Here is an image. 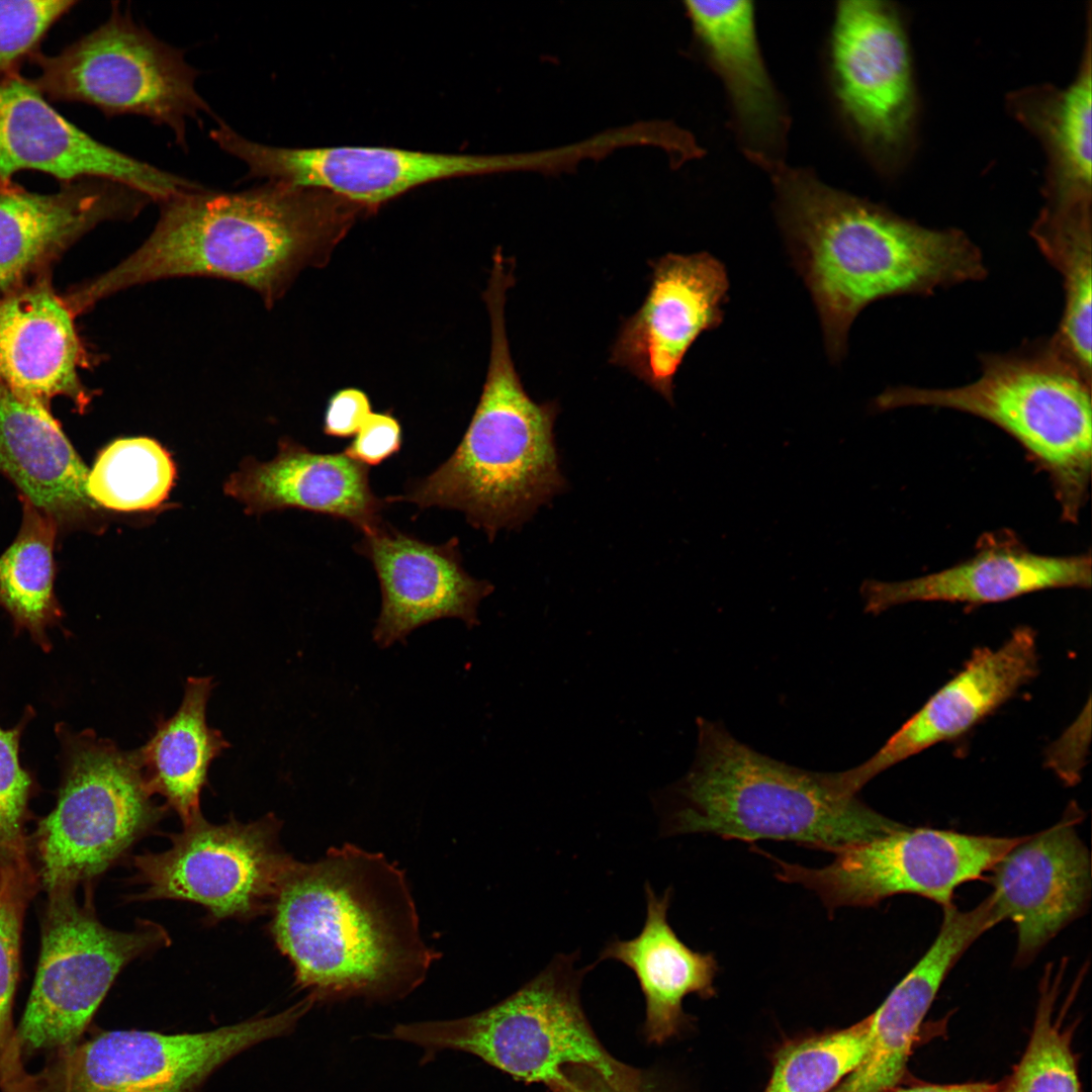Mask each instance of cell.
Listing matches in <instances>:
<instances>
[{
    "label": "cell",
    "instance_id": "6da1fadb",
    "mask_svg": "<svg viewBox=\"0 0 1092 1092\" xmlns=\"http://www.w3.org/2000/svg\"><path fill=\"white\" fill-rule=\"evenodd\" d=\"M754 164L770 178L778 221L834 361L845 353L854 318L872 302L930 295L987 276L981 250L960 230L920 225L783 160Z\"/></svg>",
    "mask_w": 1092,
    "mask_h": 1092
},
{
    "label": "cell",
    "instance_id": "4fadbf2b",
    "mask_svg": "<svg viewBox=\"0 0 1092 1092\" xmlns=\"http://www.w3.org/2000/svg\"><path fill=\"white\" fill-rule=\"evenodd\" d=\"M273 816L211 824L202 816L172 836L168 849L134 858L140 899H176L205 907L215 919L249 918L270 909L293 863Z\"/></svg>",
    "mask_w": 1092,
    "mask_h": 1092
},
{
    "label": "cell",
    "instance_id": "8d00e7d4",
    "mask_svg": "<svg viewBox=\"0 0 1092 1092\" xmlns=\"http://www.w3.org/2000/svg\"><path fill=\"white\" fill-rule=\"evenodd\" d=\"M77 1L0 0V76L18 71L39 51L52 26Z\"/></svg>",
    "mask_w": 1092,
    "mask_h": 1092
},
{
    "label": "cell",
    "instance_id": "b9f144b4",
    "mask_svg": "<svg viewBox=\"0 0 1092 1092\" xmlns=\"http://www.w3.org/2000/svg\"><path fill=\"white\" fill-rule=\"evenodd\" d=\"M889 1092H998V1085L987 1082L964 1084H913L907 1087H895Z\"/></svg>",
    "mask_w": 1092,
    "mask_h": 1092
},
{
    "label": "cell",
    "instance_id": "7a4b0ae2",
    "mask_svg": "<svg viewBox=\"0 0 1092 1092\" xmlns=\"http://www.w3.org/2000/svg\"><path fill=\"white\" fill-rule=\"evenodd\" d=\"M160 206L135 251L74 287L83 312L117 291L180 276L233 280L271 306L302 268L324 262L362 210L327 191L274 181L233 193L187 190Z\"/></svg>",
    "mask_w": 1092,
    "mask_h": 1092
},
{
    "label": "cell",
    "instance_id": "83f0119b",
    "mask_svg": "<svg viewBox=\"0 0 1092 1092\" xmlns=\"http://www.w3.org/2000/svg\"><path fill=\"white\" fill-rule=\"evenodd\" d=\"M0 472L21 497L57 523L98 506L87 490L89 470L50 407L0 384Z\"/></svg>",
    "mask_w": 1092,
    "mask_h": 1092
},
{
    "label": "cell",
    "instance_id": "e575fe53",
    "mask_svg": "<svg viewBox=\"0 0 1092 1092\" xmlns=\"http://www.w3.org/2000/svg\"><path fill=\"white\" fill-rule=\"evenodd\" d=\"M1062 973L1053 977L1052 969L1046 970L1029 1041L1011 1074L997 1084L998 1092H1082L1072 1030L1054 1019Z\"/></svg>",
    "mask_w": 1092,
    "mask_h": 1092
},
{
    "label": "cell",
    "instance_id": "8992f818",
    "mask_svg": "<svg viewBox=\"0 0 1092 1092\" xmlns=\"http://www.w3.org/2000/svg\"><path fill=\"white\" fill-rule=\"evenodd\" d=\"M979 359L981 374L969 384L890 387L873 400V410L943 407L994 424L1049 475L1062 518L1076 523L1091 477L1092 377L1052 338L1007 353H986Z\"/></svg>",
    "mask_w": 1092,
    "mask_h": 1092
},
{
    "label": "cell",
    "instance_id": "ac0fdd59",
    "mask_svg": "<svg viewBox=\"0 0 1092 1092\" xmlns=\"http://www.w3.org/2000/svg\"><path fill=\"white\" fill-rule=\"evenodd\" d=\"M354 548L370 560L379 581L381 609L373 639L382 648L442 618L476 626L478 606L493 592L489 581L464 569L456 537L432 544L382 523L363 533Z\"/></svg>",
    "mask_w": 1092,
    "mask_h": 1092
},
{
    "label": "cell",
    "instance_id": "ffe728a7",
    "mask_svg": "<svg viewBox=\"0 0 1092 1092\" xmlns=\"http://www.w3.org/2000/svg\"><path fill=\"white\" fill-rule=\"evenodd\" d=\"M1079 810L1026 835L991 870L990 894L1017 930L1015 963L1028 964L1059 931L1084 914L1091 898L1090 855L1076 831Z\"/></svg>",
    "mask_w": 1092,
    "mask_h": 1092
},
{
    "label": "cell",
    "instance_id": "d4e9b609",
    "mask_svg": "<svg viewBox=\"0 0 1092 1092\" xmlns=\"http://www.w3.org/2000/svg\"><path fill=\"white\" fill-rule=\"evenodd\" d=\"M694 38L721 79L744 155L783 160L790 119L761 55L753 2L685 1Z\"/></svg>",
    "mask_w": 1092,
    "mask_h": 1092
},
{
    "label": "cell",
    "instance_id": "4dcf8cb0",
    "mask_svg": "<svg viewBox=\"0 0 1092 1092\" xmlns=\"http://www.w3.org/2000/svg\"><path fill=\"white\" fill-rule=\"evenodd\" d=\"M21 499L20 530L0 556V607L10 616L15 634L28 633L38 647L50 652L53 645L48 630L63 617L54 589L58 523Z\"/></svg>",
    "mask_w": 1092,
    "mask_h": 1092
},
{
    "label": "cell",
    "instance_id": "ab89813d",
    "mask_svg": "<svg viewBox=\"0 0 1092 1092\" xmlns=\"http://www.w3.org/2000/svg\"><path fill=\"white\" fill-rule=\"evenodd\" d=\"M367 394L358 388H344L334 393L326 407L323 431L336 438L355 436L371 414Z\"/></svg>",
    "mask_w": 1092,
    "mask_h": 1092
},
{
    "label": "cell",
    "instance_id": "5bb4252c",
    "mask_svg": "<svg viewBox=\"0 0 1092 1092\" xmlns=\"http://www.w3.org/2000/svg\"><path fill=\"white\" fill-rule=\"evenodd\" d=\"M212 141L248 167L246 178H266L332 193L364 210L425 183L532 168L529 153L450 155L392 148L288 149L250 141L219 120Z\"/></svg>",
    "mask_w": 1092,
    "mask_h": 1092
},
{
    "label": "cell",
    "instance_id": "836d02e7",
    "mask_svg": "<svg viewBox=\"0 0 1092 1092\" xmlns=\"http://www.w3.org/2000/svg\"><path fill=\"white\" fill-rule=\"evenodd\" d=\"M39 888L31 862L0 860V1084L13 1085L24 1075L12 1005L20 966L26 908Z\"/></svg>",
    "mask_w": 1092,
    "mask_h": 1092
},
{
    "label": "cell",
    "instance_id": "7402d4cb",
    "mask_svg": "<svg viewBox=\"0 0 1092 1092\" xmlns=\"http://www.w3.org/2000/svg\"><path fill=\"white\" fill-rule=\"evenodd\" d=\"M1091 556H1049L1029 550L1011 531L982 535L974 555L940 571L900 581L866 579L864 612L879 615L915 602L999 603L1053 588H1089Z\"/></svg>",
    "mask_w": 1092,
    "mask_h": 1092
},
{
    "label": "cell",
    "instance_id": "30bf717a",
    "mask_svg": "<svg viewBox=\"0 0 1092 1092\" xmlns=\"http://www.w3.org/2000/svg\"><path fill=\"white\" fill-rule=\"evenodd\" d=\"M75 891L48 893L36 974L16 1028L22 1056L77 1044L119 972L168 941L153 922L130 931L106 927Z\"/></svg>",
    "mask_w": 1092,
    "mask_h": 1092
},
{
    "label": "cell",
    "instance_id": "4316f807",
    "mask_svg": "<svg viewBox=\"0 0 1092 1092\" xmlns=\"http://www.w3.org/2000/svg\"><path fill=\"white\" fill-rule=\"evenodd\" d=\"M645 896L646 917L639 934L610 940L599 961H617L634 973L645 999V1038L648 1043L662 1044L687 1023L686 996L709 999L716 995L718 964L713 953L688 946L669 925L670 889L658 896L646 883Z\"/></svg>",
    "mask_w": 1092,
    "mask_h": 1092
},
{
    "label": "cell",
    "instance_id": "7c38bea8",
    "mask_svg": "<svg viewBox=\"0 0 1092 1092\" xmlns=\"http://www.w3.org/2000/svg\"><path fill=\"white\" fill-rule=\"evenodd\" d=\"M1026 835L998 837L932 828H901L834 852L818 869L777 858L779 880L814 892L829 913L841 907L876 906L897 894H915L953 905L954 890L981 879Z\"/></svg>",
    "mask_w": 1092,
    "mask_h": 1092
},
{
    "label": "cell",
    "instance_id": "f35d334b",
    "mask_svg": "<svg viewBox=\"0 0 1092 1092\" xmlns=\"http://www.w3.org/2000/svg\"><path fill=\"white\" fill-rule=\"evenodd\" d=\"M1089 708L1090 705L1046 752L1050 767L1070 785L1077 783L1084 766L1090 735Z\"/></svg>",
    "mask_w": 1092,
    "mask_h": 1092
},
{
    "label": "cell",
    "instance_id": "3957f363",
    "mask_svg": "<svg viewBox=\"0 0 1092 1092\" xmlns=\"http://www.w3.org/2000/svg\"><path fill=\"white\" fill-rule=\"evenodd\" d=\"M270 909L274 941L314 1001L403 994L437 958L403 872L357 845L294 860Z\"/></svg>",
    "mask_w": 1092,
    "mask_h": 1092
},
{
    "label": "cell",
    "instance_id": "484cf974",
    "mask_svg": "<svg viewBox=\"0 0 1092 1092\" xmlns=\"http://www.w3.org/2000/svg\"><path fill=\"white\" fill-rule=\"evenodd\" d=\"M251 513L296 508L351 523L362 533L383 522L389 505L372 490L369 467L344 452L318 453L282 440L276 457L246 462L225 484Z\"/></svg>",
    "mask_w": 1092,
    "mask_h": 1092
},
{
    "label": "cell",
    "instance_id": "f1b7e54d",
    "mask_svg": "<svg viewBox=\"0 0 1092 1092\" xmlns=\"http://www.w3.org/2000/svg\"><path fill=\"white\" fill-rule=\"evenodd\" d=\"M1091 48L1065 90L1035 88L1011 98L1017 118L1033 130L1049 156L1045 205H1091Z\"/></svg>",
    "mask_w": 1092,
    "mask_h": 1092
},
{
    "label": "cell",
    "instance_id": "9a60e30c",
    "mask_svg": "<svg viewBox=\"0 0 1092 1092\" xmlns=\"http://www.w3.org/2000/svg\"><path fill=\"white\" fill-rule=\"evenodd\" d=\"M827 71L844 126L875 160L889 159L904 145L914 114L909 51L896 10L882 1H839Z\"/></svg>",
    "mask_w": 1092,
    "mask_h": 1092
},
{
    "label": "cell",
    "instance_id": "2e32d148",
    "mask_svg": "<svg viewBox=\"0 0 1092 1092\" xmlns=\"http://www.w3.org/2000/svg\"><path fill=\"white\" fill-rule=\"evenodd\" d=\"M38 171L63 184L102 179L159 203L201 185L95 140L63 117L19 71L0 76V178Z\"/></svg>",
    "mask_w": 1092,
    "mask_h": 1092
},
{
    "label": "cell",
    "instance_id": "52a82bcc",
    "mask_svg": "<svg viewBox=\"0 0 1092 1092\" xmlns=\"http://www.w3.org/2000/svg\"><path fill=\"white\" fill-rule=\"evenodd\" d=\"M558 954L499 1003L468 1017L397 1025L393 1036L431 1050L477 1056L516 1080L548 1086L567 1065H584L622 1092H651L642 1071L615 1059L594 1032L579 989L589 967Z\"/></svg>",
    "mask_w": 1092,
    "mask_h": 1092
},
{
    "label": "cell",
    "instance_id": "f546056e",
    "mask_svg": "<svg viewBox=\"0 0 1092 1092\" xmlns=\"http://www.w3.org/2000/svg\"><path fill=\"white\" fill-rule=\"evenodd\" d=\"M210 677L191 676L176 713L161 720L135 751L150 792L164 797L184 825L200 817V793L211 761L225 748L221 733L206 723Z\"/></svg>",
    "mask_w": 1092,
    "mask_h": 1092
},
{
    "label": "cell",
    "instance_id": "1f68e13d",
    "mask_svg": "<svg viewBox=\"0 0 1092 1092\" xmlns=\"http://www.w3.org/2000/svg\"><path fill=\"white\" fill-rule=\"evenodd\" d=\"M175 478L169 453L149 438L118 439L97 457L89 471L90 498L106 509L131 512L159 506Z\"/></svg>",
    "mask_w": 1092,
    "mask_h": 1092
},
{
    "label": "cell",
    "instance_id": "5b68a950",
    "mask_svg": "<svg viewBox=\"0 0 1092 1092\" xmlns=\"http://www.w3.org/2000/svg\"><path fill=\"white\" fill-rule=\"evenodd\" d=\"M697 727L694 761L669 791L674 833L792 841L836 852L904 826L868 807L837 772L764 755L718 721L698 718Z\"/></svg>",
    "mask_w": 1092,
    "mask_h": 1092
},
{
    "label": "cell",
    "instance_id": "44dd1931",
    "mask_svg": "<svg viewBox=\"0 0 1092 1092\" xmlns=\"http://www.w3.org/2000/svg\"><path fill=\"white\" fill-rule=\"evenodd\" d=\"M1037 671L1035 632L1028 627L1017 628L995 649H977L964 667L875 754L854 767L838 771L841 781L858 794L886 769L969 731Z\"/></svg>",
    "mask_w": 1092,
    "mask_h": 1092
},
{
    "label": "cell",
    "instance_id": "60d3db41",
    "mask_svg": "<svg viewBox=\"0 0 1092 1092\" xmlns=\"http://www.w3.org/2000/svg\"><path fill=\"white\" fill-rule=\"evenodd\" d=\"M551 1092H622L602 1074L584 1065H567L548 1086Z\"/></svg>",
    "mask_w": 1092,
    "mask_h": 1092
},
{
    "label": "cell",
    "instance_id": "d6a6232c",
    "mask_svg": "<svg viewBox=\"0 0 1092 1092\" xmlns=\"http://www.w3.org/2000/svg\"><path fill=\"white\" fill-rule=\"evenodd\" d=\"M871 1015L843 1029L785 1042L775 1054L764 1092H830L863 1058Z\"/></svg>",
    "mask_w": 1092,
    "mask_h": 1092
},
{
    "label": "cell",
    "instance_id": "d6986e66",
    "mask_svg": "<svg viewBox=\"0 0 1092 1092\" xmlns=\"http://www.w3.org/2000/svg\"><path fill=\"white\" fill-rule=\"evenodd\" d=\"M150 201L109 180L83 179L36 193L0 178V295L52 275L84 235L106 221L134 218Z\"/></svg>",
    "mask_w": 1092,
    "mask_h": 1092
},
{
    "label": "cell",
    "instance_id": "d590c367",
    "mask_svg": "<svg viewBox=\"0 0 1092 1092\" xmlns=\"http://www.w3.org/2000/svg\"><path fill=\"white\" fill-rule=\"evenodd\" d=\"M33 715V709L27 707L14 727L0 726V860L30 862L25 823L37 786L31 771L20 762L19 746Z\"/></svg>",
    "mask_w": 1092,
    "mask_h": 1092
},
{
    "label": "cell",
    "instance_id": "cb8c5ba5",
    "mask_svg": "<svg viewBox=\"0 0 1092 1092\" xmlns=\"http://www.w3.org/2000/svg\"><path fill=\"white\" fill-rule=\"evenodd\" d=\"M76 313L52 275L0 295V384L50 407L56 397L84 412L93 392L80 370L92 355L76 329Z\"/></svg>",
    "mask_w": 1092,
    "mask_h": 1092
},
{
    "label": "cell",
    "instance_id": "ba28073f",
    "mask_svg": "<svg viewBox=\"0 0 1092 1092\" xmlns=\"http://www.w3.org/2000/svg\"><path fill=\"white\" fill-rule=\"evenodd\" d=\"M61 782L33 836L34 870L48 893L76 890L115 862L160 819L135 751L92 730L56 726Z\"/></svg>",
    "mask_w": 1092,
    "mask_h": 1092
},
{
    "label": "cell",
    "instance_id": "277c9868",
    "mask_svg": "<svg viewBox=\"0 0 1092 1092\" xmlns=\"http://www.w3.org/2000/svg\"><path fill=\"white\" fill-rule=\"evenodd\" d=\"M514 277L491 271L483 298L490 317L489 365L470 424L451 456L404 493L386 497L420 509L457 510L489 541L518 529L566 488L553 433L555 402L538 403L515 368L505 325V302Z\"/></svg>",
    "mask_w": 1092,
    "mask_h": 1092
},
{
    "label": "cell",
    "instance_id": "8fae6325",
    "mask_svg": "<svg viewBox=\"0 0 1092 1092\" xmlns=\"http://www.w3.org/2000/svg\"><path fill=\"white\" fill-rule=\"evenodd\" d=\"M306 997L269 1016L200 1032L103 1031L58 1051L32 1092H200L220 1067L245 1051L288 1033L313 1004Z\"/></svg>",
    "mask_w": 1092,
    "mask_h": 1092
},
{
    "label": "cell",
    "instance_id": "e0dca14e",
    "mask_svg": "<svg viewBox=\"0 0 1092 1092\" xmlns=\"http://www.w3.org/2000/svg\"><path fill=\"white\" fill-rule=\"evenodd\" d=\"M650 264L645 300L623 322L610 362L673 404L674 375L698 337L722 323L729 280L724 265L707 252L667 254Z\"/></svg>",
    "mask_w": 1092,
    "mask_h": 1092
},
{
    "label": "cell",
    "instance_id": "603a6c76",
    "mask_svg": "<svg viewBox=\"0 0 1092 1092\" xmlns=\"http://www.w3.org/2000/svg\"><path fill=\"white\" fill-rule=\"evenodd\" d=\"M1001 921L990 895L968 911L954 904L943 908L932 944L871 1014L863 1058L830 1092H889L903 1082L922 1021L946 976L966 950Z\"/></svg>",
    "mask_w": 1092,
    "mask_h": 1092
},
{
    "label": "cell",
    "instance_id": "9c48e42d",
    "mask_svg": "<svg viewBox=\"0 0 1092 1092\" xmlns=\"http://www.w3.org/2000/svg\"><path fill=\"white\" fill-rule=\"evenodd\" d=\"M29 61L38 69L29 80L44 97L91 105L108 116L148 117L169 127L184 149L187 120L212 113L182 51L136 24L117 2L96 29L57 55L38 51Z\"/></svg>",
    "mask_w": 1092,
    "mask_h": 1092
},
{
    "label": "cell",
    "instance_id": "74e56055",
    "mask_svg": "<svg viewBox=\"0 0 1092 1092\" xmlns=\"http://www.w3.org/2000/svg\"><path fill=\"white\" fill-rule=\"evenodd\" d=\"M401 445L398 420L389 412L371 413L344 453L369 467L395 455Z\"/></svg>",
    "mask_w": 1092,
    "mask_h": 1092
}]
</instances>
